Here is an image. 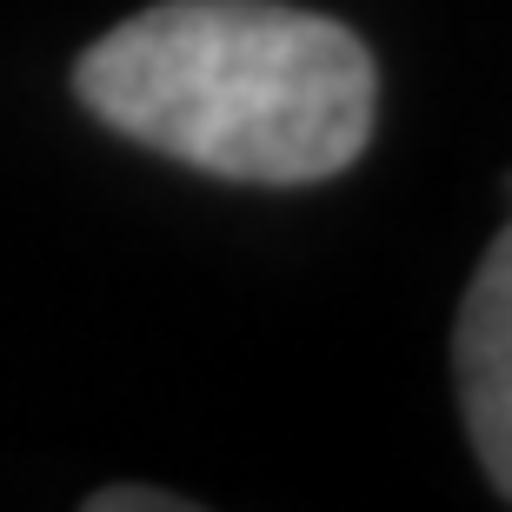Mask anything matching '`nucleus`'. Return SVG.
<instances>
[{"mask_svg":"<svg viewBox=\"0 0 512 512\" xmlns=\"http://www.w3.org/2000/svg\"><path fill=\"white\" fill-rule=\"evenodd\" d=\"M100 127L247 187H313L366 153L380 74L353 27L286 0H160L74 60Z\"/></svg>","mask_w":512,"mask_h":512,"instance_id":"f257e3e1","label":"nucleus"},{"mask_svg":"<svg viewBox=\"0 0 512 512\" xmlns=\"http://www.w3.org/2000/svg\"><path fill=\"white\" fill-rule=\"evenodd\" d=\"M453 393L486 479L512 506V220L486 247L453 320Z\"/></svg>","mask_w":512,"mask_h":512,"instance_id":"f03ea898","label":"nucleus"},{"mask_svg":"<svg viewBox=\"0 0 512 512\" xmlns=\"http://www.w3.org/2000/svg\"><path fill=\"white\" fill-rule=\"evenodd\" d=\"M87 512H187V499L147 493V486H100V493L87 499Z\"/></svg>","mask_w":512,"mask_h":512,"instance_id":"7ed1b4c3","label":"nucleus"}]
</instances>
